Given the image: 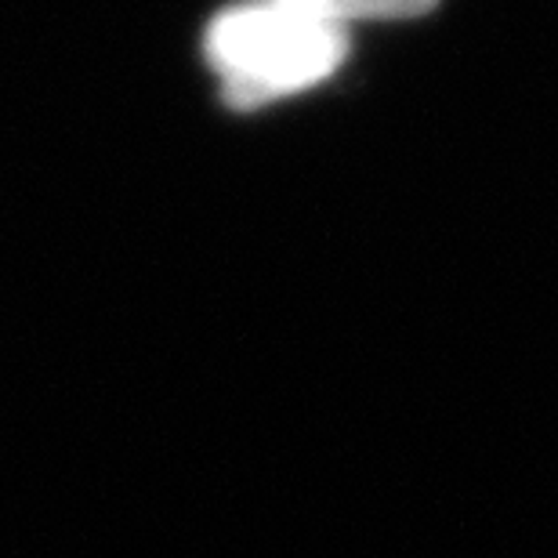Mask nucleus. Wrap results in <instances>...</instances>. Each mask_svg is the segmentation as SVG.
<instances>
[{
    "label": "nucleus",
    "mask_w": 558,
    "mask_h": 558,
    "mask_svg": "<svg viewBox=\"0 0 558 558\" xmlns=\"http://www.w3.org/2000/svg\"><path fill=\"white\" fill-rule=\"evenodd\" d=\"M204 54L232 109H258L327 81L349 54V33L287 0H243L210 19Z\"/></svg>",
    "instance_id": "obj_1"
},
{
    "label": "nucleus",
    "mask_w": 558,
    "mask_h": 558,
    "mask_svg": "<svg viewBox=\"0 0 558 558\" xmlns=\"http://www.w3.org/2000/svg\"><path fill=\"white\" fill-rule=\"evenodd\" d=\"M308 15H316L333 26H349V22H371V19H417L439 4V0H287Z\"/></svg>",
    "instance_id": "obj_2"
}]
</instances>
